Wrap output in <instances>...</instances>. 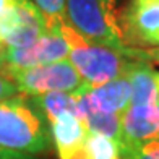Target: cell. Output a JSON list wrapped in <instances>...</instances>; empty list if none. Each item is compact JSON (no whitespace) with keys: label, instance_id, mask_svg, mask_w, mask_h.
Returning a JSON list of instances; mask_svg holds the SVG:
<instances>
[{"label":"cell","instance_id":"8","mask_svg":"<svg viewBox=\"0 0 159 159\" xmlns=\"http://www.w3.org/2000/svg\"><path fill=\"white\" fill-rule=\"evenodd\" d=\"M59 159H88V130L76 114H62L49 122Z\"/></svg>","mask_w":159,"mask_h":159},{"label":"cell","instance_id":"19","mask_svg":"<svg viewBox=\"0 0 159 159\" xmlns=\"http://www.w3.org/2000/svg\"><path fill=\"white\" fill-rule=\"evenodd\" d=\"M7 5H8V0H0V15H2L3 10L7 8Z\"/></svg>","mask_w":159,"mask_h":159},{"label":"cell","instance_id":"7","mask_svg":"<svg viewBox=\"0 0 159 159\" xmlns=\"http://www.w3.org/2000/svg\"><path fill=\"white\" fill-rule=\"evenodd\" d=\"M122 26L128 47H159V0H130Z\"/></svg>","mask_w":159,"mask_h":159},{"label":"cell","instance_id":"11","mask_svg":"<svg viewBox=\"0 0 159 159\" xmlns=\"http://www.w3.org/2000/svg\"><path fill=\"white\" fill-rule=\"evenodd\" d=\"M88 106L93 111L122 115L130 106V83L125 75L111 80L96 88H86L81 91Z\"/></svg>","mask_w":159,"mask_h":159},{"label":"cell","instance_id":"4","mask_svg":"<svg viewBox=\"0 0 159 159\" xmlns=\"http://www.w3.org/2000/svg\"><path fill=\"white\" fill-rule=\"evenodd\" d=\"M3 75L15 83L18 93L33 98L57 91L78 93L86 88L84 81L68 59L46 65H38V67L31 68L8 70Z\"/></svg>","mask_w":159,"mask_h":159},{"label":"cell","instance_id":"5","mask_svg":"<svg viewBox=\"0 0 159 159\" xmlns=\"http://www.w3.org/2000/svg\"><path fill=\"white\" fill-rule=\"evenodd\" d=\"M46 31V21L31 0H8L0 15V42L5 49L26 47Z\"/></svg>","mask_w":159,"mask_h":159},{"label":"cell","instance_id":"18","mask_svg":"<svg viewBox=\"0 0 159 159\" xmlns=\"http://www.w3.org/2000/svg\"><path fill=\"white\" fill-rule=\"evenodd\" d=\"M3 55H5V47L0 42V73H2V68H3Z\"/></svg>","mask_w":159,"mask_h":159},{"label":"cell","instance_id":"1","mask_svg":"<svg viewBox=\"0 0 159 159\" xmlns=\"http://www.w3.org/2000/svg\"><path fill=\"white\" fill-rule=\"evenodd\" d=\"M68 46V60L88 88H96L125 73L130 62L127 50L96 44L80 36L68 23L59 28Z\"/></svg>","mask_w":159,"mask_h":159},{"label":"cell","instance_id":"6","mask_svg":"<svg viewBox=\"0 0 159 159\" xmlns=\"http://www.w3.org/2000/svg\"><path fill=\"white\" fill-rule=\"evenodd\" d=\"M68 59V46L59 30H47L33 44L20 49H5L2 73L8 70L31 68Z\"/></svg>","mask_w":159,"mask_h":159},{"label":"cell","instance_id":"2","mask_svg":"<svg viewBox=\"0 0 159 159\" xmlns=\"http://www.w3.org/2000/svg\"><path fill=\"white\" fill-rule=\"evenodd\" d=\"M65 18L84 39L119 50L128 49L117 0H67Z\"/></svg>","mask_w":159,"mask_h":159},{"label":"cell","instance_id":"9","mask_svg":"<svg viewBox=\"0 0 159 159\" xmlns=\"http://www.w3.org/2000/svg\"><path fill=\"white\" fill-rule=\"evenodd\" d=\"M148 140H159V104L128 106L120 115L119 148Z\"/></svg>","mask_w":159,"mask_h":159},{"label":"cell","instance_id":"17","mask_svg":"<svg viewBox=\"0 0 159 159\" xmlns=\"http://www.w3.org/2000/svg\"><path fill=\"white\" fill-rule=\"evenodd\" d=\"M0 159H34V157H33V156H28V154L13 153V151L0 148Z\"/></svg>","mask_w":159,"mask_h":159},{"label":"cell","instance_id":"14","mask_svg":"<svg viewBox=\"0 0 159 159\" xmlns=\"http://www.w3.org/2000/svg\"><path fill=\"white\" fill-rule=\"evenodd\" d=\"M31 2L44 18L47 30H59L63 23H67V18H65L67 0H31Z\"/></svg>","mask_w":159,"mask_h":159},{"label":"cell","instance_id":"10","mask_svg":"<svg viewBox=\"0 0 159 159\" xmlns=\"http://www.w3.org/2000/svg\"><path fill=\"white\" fill-rule=\"evenodd\" d=\"M130 83V106L159 104V71L148 60L130 57L124 73Z\"/></svg>","mask_w":159,"mask_h":159},{"label":"cell","instance_id":"3","mask_svg":"<svg viewBox=\"0 0 159 159\" xmlns=\"http://www.w3.org/2000/svg\"><path fill=\"white\" fill-rule=\"evenodd\" d=\"M0 148L28 156L49 148V135L41 117L20 96L0 102Z\"/></svg>","mask_w":159,"mask_h":159},{"label":"cell","instance_id":"16","mask_svg":"<svg viewBox=\"0 0 159 159\" xmlns=\"http://www.w3.org/2000/svg\"><path fill=\"white\" fill-rule=\"evenodd\" d=\"M16 94H18V89H16L15 83L10 78L0 75V102H3V101L10 99V98H15Z\"/></svg>","mask_w":159,"mask_h":159},{"label":"cell","instance_id":"15","mask_svg":"<svg viewBox=\"0 0 159 159\" xmlns=\"http://www.w3.org/2000/svg\"><path fill=\"white\" fill-rule=\"evenodd\" d=\"M120 159H159V140L120 146Z\"/></svg>","mask_w":159,"mask_h":159},{"label":"cell","instance_id":"12","mask_svg":"<svg viewBox=\"0 0 159 159\" xmlns=\"http://www.w3.org/2000/svg\"><path fill=\"white\" fill-rule=\"evenodd\" d=\"M36 102L42 109V112L46 114L49 122L62 114H76L78 115L75 93H59V91L47 93V94L36 98Z\"/></svg>","mask_w":159,"mask_h":159},{"label":"cell","instance_id":"13","mask_svg":"<svg viewBox=\"0 0 159 159\" xmlns=\"http://www.w3.org/2000/svg\"><path fill=\"white\" fill-rule=\"evenodd\" d=\"M86 154L88 159H120L119 143L109 136L88 132Z\"/></svg>","mask_w":159,"mask_h":159}]
</instances>
